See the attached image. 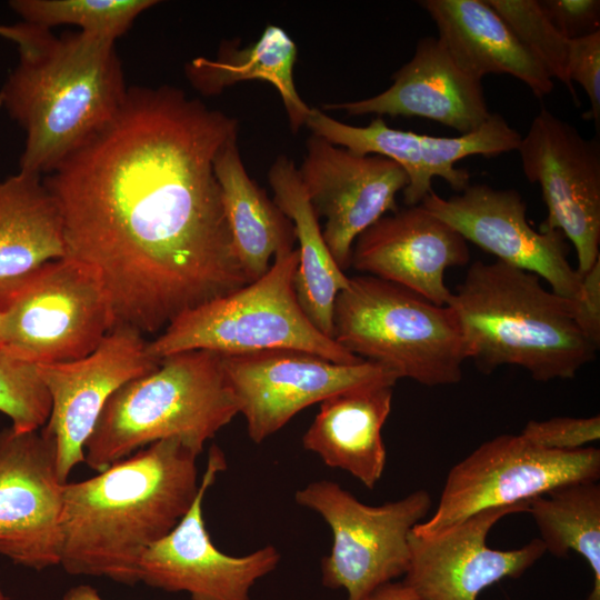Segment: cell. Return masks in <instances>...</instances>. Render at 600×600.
Segmentation results:
<instances>
[{
  "mask_svg": "<svg viewBox=\"0 0 600 600\" xmlns=\"http://www.w3.org/2000/svg\"><path fill=\"white\" fill-rule=\"evenodd\" d=\"M469 260L467 241L417 204L383 216L364 230L353 243L350 266L447 306L452 291L444 282L446 270Z\"/></svg>",
  "mask_w": 600,
  "mask_h": 600,
  "instance_id": "ffe728a7",
  "label": "cell"
},
{
  "mask_svg": "<svg viewBox=\"0 0 600 600\" xmlns=\"http://www.w3.org/2000/svg\"><path fill=\"white\" fill-rule=\"evenodd\" d=\"M236 133L238 119L178 88H131L114 119L44 178L66 257L97 278L113 328L154 333L251 282L213 169Z\"/></svg>",
  "mask_w": 600,
  "mask_h": 600,
  "instance_id": "6da1fadb",
  "label": "cell"
},
{
  "mask_svg": "<svg viewBox=\"0 0 600 600\" xmlns=\"http://www.w3.org/2000/svg\"><path fill=\"white\" fill-rule=\"evenodd\" d=\"M64 484L41 430L0 431V556L37 571L60 566Z\"/></svg>",
  "mask_w": 600,
  "mask_h": 600,
  "instance_id": "2e32d148",
  "label": "cell"
},
{
  "mask_svg": "<svg viewBox=\"0 0 600 600\" xmlns=\"http://www.w3.org/2000/svg\"><path fill=\"white\" fill-rule=\"evenodd\" d=\"M61 600H103L97 589L89 584H79L70 588Z\"/></svg>",
  "mask_w": 600,
  "mask_h": 600,
  "instance_id": "74e56055",
  "label": "cell"
},
{
  "mask_svg": "<svg viewBox=\"0 0 600 600\" xmlns=\"http://www.w3.org/2000/svg\"><path fill=\"white\" fill-rule=\"evenodd\" d=\"M533 444L551 450H577L600 438V417H556L529 421L520 433Z\"/></svg>",
  "mask_w": 600,
  "mask_h": 600,
  "instance_id": "1f68e13d",
  "label": "cell"
},
{
  "mask_svg": "<svg viewBox=\"0 0 600 600\" xmlns=\"http://www.w3.org/2000/svg\"><path fill=\"white\" fill-rule=\"evenodd\" d=\"M467 359L490 373L518 366L537 381L571 379L599 349L578 321L577 301L501 261L473 262L447 304Z\"/></svg>",
  "mask_w": 600,
  "mask_h": 600,
  "instance_id": "277c9868",
  "label": "cell"
},
{
  "mask_svg": "<svg viewBox=\"0 0 600 600\" xmlns=\"http://www.w3.org/2000/svg\"><path fill=\"white\" fill-rule=\"evenodd\" d=\"M222 206L240 263L252 281L270 268L271 258L293 250V222L253 181L241 159L238 133L230 137L213 161Z\"/></svg>",
  "mask_w": 600,
  "mask_h": 600,
  "instance_id": "484cf974",
  "label": "cell"
},
{
  "mask_svg": "<svg viewBox=\"0 0 600 600\" xmlns=\"http://www.w3.org/2000/svg\"><path fill=\"white\" fill-rule=\"evenodd\" d=\"M420 204L498 261L537 274L560 296L579 299L583 276L568 261L563 234L534 230L517 190L470 183L447 199L432 190Z\"/></svg>",
  "mask_w": 600,
  "mask_h": 600,
  "instance_id": "9a60e30c",
  "label": "cell"
},
{
  "mask_svg": "<svg viewBox=\"0 0 600 600\" xmlns=\"http://www.w3.org/2000/svg\"><path fill=\"white\" fill-rule=\"evenodd\" d=\"M0 350L36 366L82 359L113 328L99 281L68 257L47 262L0 299Z\"/></svg>",
  "mask_w": 600,
  "mask_h": 600,
  "instance_id": "ba28073f",
  "label": "cell"
},
{
  "mask_svg": "<svg viewBox=\"0 0 600 600\" xmlns=\"http://www.w3.org/2000/svg\"><path fill=\"white\" fill-rule=\"evenodd\" d=\"M294 499L330 527L332 546L322 559V583L344 590L347 600H367L379 587L406 574L409 534L432 503L420 489L397 501L368 506L330 480L307 484Z\"/></svg>",
  "mask_w": 600,
  "mask_h": 600,
  "instance_id": "9c48e42d",
  "label": "cell"
},
{
  "mask_svg": "<svg viewBox=\"0 0 600 600\" xmlns=\"http://www.w3.org/2000/svg\"><path fill=\"white\" fill-rule=\"evenodd\" d=\"M551 78L562 81L576 98L568 77L569 42L536 0H486Z\"/></svg>",
  "mask_w": 600,
  "mask_h": 600,
  "instance_id": "f546056e",
  "label": "cell"
},
{
  "mask_svg": "<svg viewBox=\"0 0 600 600\" xmlns=\"http://www.w3.org/2000/svg\"><path fill=\"white\" fill-rule=\"evenodd\" d=\"M273 201L293 222L299 242L294 288L310 321L327 337L333 336V306L349 284V277L334 261L292 159L277 157L268 171ZM333 339V338H332Z\"/></svg>",
  "mask_w": 600,
  "mask_h": 600,
  "instance_id": "d4e9b609",
  "label": "cell"
},
{
  "mask_svg": "<svg viewBox=\"0 0 600 600\" xmlns=\"http://www.w3.org/2000/svg\"><path fill=\"white\" fill-rule=\"evenodd\" d=\"M50 34V30L28 22L14 26L0 24V37L14 42L18 50L32 48L46 40Z\"/></svg>",
  "mask_w": 600,
  "mask_h": 600,
  "instance_id": "d590c367",
  "label": "cell"
},
{
  "mask_svg": "<svg viewBox=\"0 0 600 600\" xmlns=\"http://www.w3.org/2000/svg\"><path fill=\"white\" fill-rule=\"evenodd\" d=\"M367 600H426L403 581H391L376 589Z\"/></svg>",
  "mask_w": 600,
  "mask_h": 600,
  "instance_id": "8d00e7d4",
  "label": "cell"
},
{
  "mask_svg": "<svg viewBox=\"0 0 600 600\" xmlns=\"http://www.w3.org/2000/svg\"><path fill=\"white\" fill-rule=\"evenodd\" d=\"M298 174L316 213L326 218L322 234L343 271L356 239L386 212L398 210L396 196L408 184L394 161L353 153L312 133Z\"/></svg>",
  "mask_w": 600,
  "mask_h": 600,
  "instance_id": "ac0fdd59",
  "label": "cell"
},
{
  "mask_svg": "<svg viewBox=\"0 0 600 600\" xmlns=\"http://www.w3.org/2000/svg\"><path fill=\"white\" fill-rule=\"evenodd\" d=\"M154 0H13L9 2L23 22L50 30L73 24L80 31L116 41Z\"/></svg>",
  "mask_w": 600,
  "mask_h": 600,
  "instance_id": "f1b7e54d",
  "label": "cell"
},
{
  "mask_svg": "<svg viewBox=\"0 0 600 600\" xmlns=\"http://www.w3.org/2000/svg\"><path fill=\"white\" fill-rule=\"evenodd\" d=\"M524 177L538 183L548 209L540 229L573 244L580 274L600 260V143L542 108L517 149Z\"/></svg>",
  "mask_w": 600,
  "mask_h": 600,
  "instance_id": "7c38bea8",
  "label": "cell"
},
{
  "mask_svg": "<svg viewBox=\"0 0 600 600\" xmlns=\"http://www.w3.org/2000/svg\"><path fill=\"white\" fill-rule=\"evenodd\" d=\"M0 600H7V597H6L4 593L1 591V589H0Z\"/></svg>",
  "mask_w": 600,
  "mask_h": 600,
  "instance_id": "f35d334b",
  "label": "cell"
},
{
  "mask_svg": "<svg viewBox=\"0 0 600 600\" xmlns=\"http://www.w3.org/2000/svg\"><path fill=\"white\" fill-rule=\"evenodd\" d=\"M577 301L578 321L583 331L600 344V260L586 272Z\"/></svg>",
  "mask_w": 600,
  "mask_h": 600,
  "instance_id": "e575fe53",
  "label": "cell"
},
{
  "mask_svg": "<svg viewBox=\"0 0 600 600\" xmlns=\"http://www.w3.org/2000/svg\"><path fill=\"white\" fill-rule=\"evenodd\" d=\"M568 77L578 82L590 101V113L599 130L600 122V31L569 42Z\"/></svg>",
  "mask_w": 600,
  "mask_h": 600,
  "instance_id": "d6a6232c",
  "label": "cell"
},
{
  "mask_svg": "<svg viewBox=\"0 0 600 600\" xmlns=\"http://www.w3.org/2000/svg\"><path fill=\"white\" fill-rule=\"evenodd\" d=\"M198 454L180 439L151 443L98 474L64 484L60 566L72 576L139 582L143 552L191 508Z\"/></svg>",
  "mask_w": 600,
  "mask_h": 600,
  "instance_id": "7a4b0ae2",
  "label": "cell"
},
{
  "mask_svg": "<svg viewBox=\"0 0 600 600\" xmlns=\"http://www.w3.org/2000/svg\"><path fill=\"white\" fill-rule=\"evenodd\" d=\"M332 323L339 346L399 379L434 387L462 378L467 356L452 311L401 286L370 274L349 278Z\"/></svg>",
  "mask_w": 600,
  "mask_h": 600,
  "instance_id": "8992f818",
  "label": "cell"
},
{
  "mask_svg": "<svg viewBox=\"0 0 600 600\" xmlns=\"http://www.w3.org/2000/svg\"><path fill=\"white\" fill-rule=\"evenodd\" d=\"M391 384H371L332 394L302 437V446L323 463L373 489L386 467L382 428L392 404Z\"/></svg>",
  "mask_w": 600,
  "mask_h": 600,
  "instance_id": "603a6c76",
  "label": "cell"
},
{
  "mask_svg": "<svg viewBox=\"0 0 600 600\" xmlns=\"http://www.w3.org/2000/svg\"><path fill=\"white\" fill-rule=\"evenodd\" d=\"M51 399L37 366L0 350V412L16 431H36L49 418Z\"/></svg>",
  "mask_w": 600,
  "mask_h": 600,
  "instance_id": "4dcf8cb0",
  "label": "cell"
},
{
  "mask_svg": "<svg viewBox=\"0 0 600 600\" xmlns=\"http://www.w3.org/2000/svg\"><path fill=\"white\" fill-rule=\"evenodd\" d=\"M226 468L224 453L213 444L191 508L141 556L139 582L168 592H187L191 600H251L254 583L277 568L280 553L273 546L233 557L213 544L203 519V499Z\"/></svg>",
  "mask_w": 600,
  "mask_h": 600,
  "instance_id": "5bb4252c",
  "label": "cell"
},
{
  "mask_svg": "<svg viewBox=\"0 0 600 600\" xmlns=\"http://www.w3.org/2000/svg\"><path fill=\"white\" fill-rule=\"evenodd\" d=\"M599 478L598 448L551 450L520 433L500 434L451 468L434 513L412 532L431 536L481 510L529 502L559 486Z\"/></svg>",
  "mask_w": 600,
  "mask_h": 600,
  "instance_id": "30bf717a",
  "label": "cell"
},
{
  "mask_svg": "<svg viewBox=\"0 0 600 600\" xmlns=\"http://www.w3.org/2000/svg\"><path fill=\"white\" fill-rule=\"evenodd\" d=\"M67 254L62 218L41 176L0 182V299L40 267Z\"/></svg>",
  "mask_w": 600,
  "mask_h": 600,
  "instance_id": "cb8c5ba5",
  "label": "cell"
},
{
  "mask_svg": "<svg viewBox=\"0 0 600 600\" xmlns=\"http://www.w3.org/2000/svg\"><path fill=\"white\" fill-rule=\"evenodd\" d=\"M318 137L357 154H378L398 163L407 173L402 190L407 206H417L432 191V178L444 179L462 192L470 173L456 168L470 156L498 157L517 150L521 134L506 119L491 113L476 131L458 137H433L390 128L378 117L366 127L340 122L322 110L311 108L306 124Z\"/></svg>",
  "mask_w": 600,
  "mask_h": 600,
  "instance_id": "e0dca14e",
  "label": "cell"
},
{
  "mask_svg": "<svg viewBox=\"0 0 600 600\" xmlns=\"http://www.w3.org/2000/svg\"><path fill=\"white\" fill-rule=\"evenodd\" d=\"M546 552L564 558L580 554L592 571L593 582L584 600H600V486L580 481L559 486L529 500Z\"/></svg>",
  "mask_w": 600,
  "mask_h": 600,
  "instance_id": "83f0119b",
  "label": "cell"
},
{
  "mask_svg": "<svg viewBox=\"0 0 600 600\" xmlns=\"http://www.w3.org/2000/svg\"><path fill=\"white\" fill-rule=\"evenodd\" d=\"M221 356L239 413L254 443L274 434L299 411L332 394L371 384L394 386L399 380L394 372L371 361L337 363L301 350Z\"/></svg>",
  "mask_w": 600,
  "mask_h": 600,
  "instance_id": "8fae6325",
  "label": "cell"
},
{
  "mask_svg": "<svg viewBox=\"0 0 600 600\" xmlns=\"http://www.w3.org/2000/svg\"><path fill=\"white\" fill-rule=\"evenodd\" d=\"M238 413L221 354L209 350L173 353L110 397L86 442L84 462L100 472L170 438L180 439L199 456L204 443Z\"/></svg>",
  "mask_w": 600,
  "mask_h": 600,
  "instance_id": "5b68a950",
  "label": "cell"
},
{
  "mask_svg": "<svg viewBox=\"0 0 600 600\" xmlns=\"http://www.w3.org/2000/svg\"><path fill=\"white\" fill-rule=\"evenodd\" d=\"M297 267V249L278 252L259 279L178 316L161 334L148 341V353L161 359L190 350L240 354L291 349L337 363L362 361L323 334L307 317L296 293Z\"/></svg>",
  "mask_w": 600,
  "mask_h": 600,
  "instance_id": "52a82bcc",
  "label": "cell"
},
{
  "mask_svg": "<svg viewBox=\"0 0 600 600\" xmlns=\"http://www.w3.org/2000/svg\"><path fill=\"white\" fill-rule=\"evenodd\" d=\"M529 502L481 510L431 536L409 534L410 560L403 582L426 600H477L488 587L517 579L544 553L537 538L519 549L487 546L491 528L503 517L528 512Z\"/></svg>",
  "mask_w": 600,
  "mask_h": 600,
  "instance_id": "d6986e66",
  "label": "cell"
},
{
  "mask_svg": "<svg viewBox=\"0 0 600 600\" xmlns=\"http://www.w3.org/2000/svg\"><path fill=\"white\" fill-rule=\"evenodd\" d=\"M540 8L568 40L600 31L599 0H543Z\"/></svg>",
  "mask_w": 600,
  "mask_h": 600,
  "instance_id": "836d02e7",
  "label": "cell"
},
{
  "mask_svg": "<svg viewBox=\"0 0 600 600\" xmlns=\"http://www.w3.org/2000/svg\"><path fill=\"white\" fill-rule=\"evenodd\" d=\"M297 54L289 34L280 27L268 26L256 42L247 47H240L237 41L226 42L214 58H196L184 71L191 86L203 96L220 94L242 81L270 83L280 94L291 131L297 132L311 110L296 89Z\"/></svg>",
  "mask_w": 600,
  "mask_h": 600,
  "instance_id": "4316f807",
  "label": "cell"
},
{
  "mask_svg": "<svg viewBox=\"0 0 600 600\" xmlns=\"http://www.w3.org/2000/svg\"><path fill=\"white\" fill-rule=\"evenodd\" d=\"M392 84L363 100L326 103L323 110L421 117L461 134L479 129L491 116L482 83L464 73L438 38L419 40L413 57L392 74Z\"/></svg>",
  "mask_w": 600,
  "mask_h": 600,
  "instance_id": "44dd1931",
  "label": "cell"
},
{
  "mask_svg": "<svg viewBox=\"0 0 600 600\" xmlns=\"http://www.w3.org/2000/svg\"><path fill=\"white\" fill-rule=\"evenodd\" d=\"M0 337H1V314H0Z\"/></svg>",
  "mask_w": 600,
  "mask_h": 600,
  "instance_id": "ab89813d",
  "label": "cell"
},
{
  "mask_svg": "<svg viewBox=\"0 0 600 600\" xmlns=\"http://www.w3.org/2000/svg\"><path fill=\"white\" fill-rule=\"evenodd\" d=\"M453 62L468 76L507 73L527 84L534 96L551 93L553 81L524 48L506 21L486 0H424Z\"/></svg>",
  "mask_w": 600,
  "mask_h": 600,
  "instance_id": "7402d4cb",
  "label": "cell"
},
{
  "mask_svg": "<svg viewBox=\"0 0 600 600\" xmlns=\"http://www.w3.org/2000/svg\"><path fill=\"white\" fill-rule=\"evenodd\" d=\"M127 93L113 40L79 31L20 50L0 90V108L26 132L20 171L51 172L114 119Z\"/></svg>",
  "mask_w": 600,
  "mask_h": 600,
  "instance_id": "3957f363",
  "label": "cell"
},
{
  "mask_svg": "<svg viewBox=\"0 0 600 600\" xmlns=\"http://www.w3.org/2000/svg\"><path fill=\"white\" fill-rule=\"evenodd\" d=\"M138 330L111 329L89 356L70 362L37 364L51 399L41 431L54 444L59 479L67 483L84 462V446L110 397L127 382L153 371L160 362L148 353Z\"/></svg>",
  "mask_w": 600,
  "mask_h": 600,
  "instance_id": "4fadbf2b",
  "label": "cell"
}]
</instances>
